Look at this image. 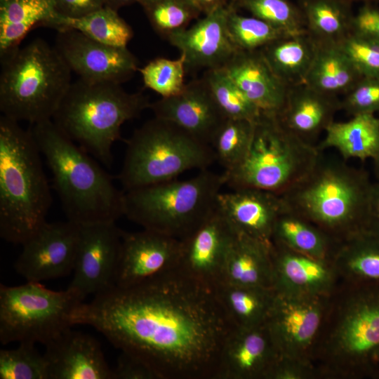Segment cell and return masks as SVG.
I'll return each mask as SVG.
<instances>
[{
	"label": "cell",
	"mask_w": 379,
	"mask_h": 379,
	"mask_svg": "<svg viewBox=\"0 0 379 379\" xmlns=\"http://www.w3.org/2000/svg\"><path fill=\"white\" fill-rule=\"evenodd\" d=\"M317 147L286 129L277 116L261 114L242 161L222 173L230 189L255 188L281 195L321 157Z\"/></svg>",
	"instance_id": "8"
},
{
	"label": "cell",
	"mask_w": 379,
	"mask_h": 379,
	"mask_svg": "<svg viewBox=\"0 0 379 379\" xmlns=\"http://www.w3.org/2000/svg\"><path fill=\"white\" fill-rule=\"evenodd\" d=\"M351 32L379 41V8L371 6L361 7L352 16Z\"/></svg>",
	"instance_id": "47"
},
{
	"label": "cell",
	"mask_w": 379,
	"mask_h": 379,
	"mask_svg": "<svg viewBox=\"0 0 379 379\" xmlns=\"http://www.w3.org/2000/svg\"><path fill=\"white\" fill-rule=\"evenodd\" d=\"M0 61L2 115L31 124L52 119L72 72L55 47L36 39Z\"/></svg>",
	"instance_id": "6"
},
{
	"label": "cell",
	"mask_w": 379,
	"mask_h": 379,
	"mask_svg": "<svg viewBox=\"0 0 379 379\" xmlns=\"http://www.w3.org/2000/svg\"><path fill=\"white\" fill-rule=\"evenodd\" d=\"M180 244V239L156 231H123L115 286H133L176 270Z\"/></svg>",
	"instance_id": "17"
},
{
	"label": "cell",
	"mask_w": 379,
	"mask_h": 379,
	"mask_svg": "<svg viewBox=\"0 0 379 379\" xmlns=\"http://www.w3.org/2000/svg\"><path fill=\"white\" fill-rule=\"evenodd\" d=\"M237 4L287 35L307 32L302 13L288 0H239Z\"/></svg>",
	"instance_id": "42"
},
{
	"label": "cell",
	"mask_w": 379,
	"mask_h": 379,
	"mask_svg": "<svg viewBox=\"0 0 379 379\" xmlns=\"http://www.w3.org/2000/svg\"><path fill=\"white\" fill-rule=\"evenodd\" d=\"M371 209L373 218H379V180L372 184L371 191Z\"/></svg>",
	"instance_id": "50"
},
{
	"label": "cell",
	"mask_w": 379,
	"mask_h": 379,
	"mask_svg": "<svg viewBox=\"0 0 379 379\" xmlns=\"http://www.w3.org/2000/svg\"><path fill=\"white\" fill-rule=\"evenodd\" d=\"M331 263L349 282L379 281V238L365 230L338 242Z\"/></svg>",
	"instance_id": "32"
},
{
	"label": "cell",
	"mask_w": 379,
	"mask_h": 379,
	"mask_svg": "<svg viewBox=\"0 0 379 379\" xmlns=\"http://www.w3.org/2000/svg\"><path fill=\"white\" fill-rule=\"evenodd\" d=\"M220 283L274 288L271 244L236 232L226 255Z\"/></svg>",
	"instance_id": "26"
},
{
	"label": "cell",
	"mask_w": 379,
	"mask_h": 379,
	"mask_svg": "<svg viewBox=\"0 0 379 379\" xmlns=\"http://www.w3.org/2000/svg\"><path fill=\"white\" fill-rule=\"evenodd\" d=\"M279 357L266 324L234 327L222 346L216 379H267Z\"/></svg>",
	"instance_id": "20"
},
{
	"label": "cell",
	"mask_w": 379,
	"mask_h": 379,
	"mask_svg": "<svg viewBox=\"0 0 379 379\" xmlns=\"http://www.w3.org/2000/svg\"><path fill=\"white\" fill-rule=\"evenodd\" d=\"M139 4L154 31L166 39L185 29L201 13L189 0H140Z\"/></svg>",
	"instance_id": "38"
},
{
	"label": "cell",
	"mask_w": 379,
	"mask_h": 379,
	"mask_svg": "<svg viewBox=\"0 0 379 379\" xmlns=\"http://www.w3.org/2000/svg\"><path fill=\"white\" fill-rule=\"evenodd\" d=\"M368 230L379 238V218L372 219Z\"/></svg>",
	"instance_id": "52"
},
{
	"label": "cell",
	"mask_w": 379,
	"mask_h": 379,
	"mask_svg": "<svg viewBox=\"0 0 379 379\" xmlns=\"http://www.w3.org/2000/svg\"><path fill=\"white\" fill-rule=\"evenodd\" d=\"M222 67L261 113H281L290 87L274 73L260 50H239Z\"/></svg>",
	"instance_id": "24"
},
{
	"label": "cell",
	"mask_w": 379,
	"mask_h": 379,
	"mask_svg": "<svg viewBox=\"0 0 379 379\" xmlns=\"http://www.w3.org/2000/svg\"><path fill=\"white\" fill-rule=\"evenodd\" d=\"M317 48L307 32L280 38L260 50L274 73L291 87L304 84Z\"/></svg>",
	"instance_id": "29"
},
{
	"label": "cell",
	"mask_w": 379,
	"mask_h": 379,
	"mask_svg": "<svg viewBox=\"0 0 379 379\" xmlns=\"http://www.w3.org/2000/svg\"><path fill=\"white\" fill-rule=\"evenodd\" d=\"M31 125L67 220L84 225L116 222L124 215V192L117 189L96 159L51 119Z\"/></svg>",
	"instance_id": "2"
},
{
	"label": "cell",
	"mask_w": 379,
	"mask_h": 379,
	"mask_svg": "<svg viewBox=\"0 0 379 379\" xmlns=\"http://www.w3.org/2000/svg\"><path fill=\"white\" fill-rule=\"evenodd\" d=\"M117 11L105 6L78 18H66L57 14L49 27L57 31L75 29L102 44L116 47H127L133 36V31Z\"/></svg>",
	"instance_id": "34"
},
{
	"label": "cell",
	"mask_w": 379,
	"mask_h": 379,
	"mask_svg": "<svg viewBox=\"0 0 379 379\" xmlns=\"http://www.w3.org/2000/svg\"><path fill=\"white\" fill-rule=\"evenodd\" d=\"M331 297H295L276 291L265 324L279 357L314 363Z\"/></svg>",
	"instance_id": "12"
},
{
	"label": "cell",
	"mask_w": 379,
	"mask_h": 379,
	"mask_svg": "<svg viewBox=\"0 0 379 379\" xmlns=\"http://www.w3.org/2000/svg\"><path fill=\"white\" fill-rule=\"evenodd\" d=\"M81 225L70 220L46 222L24 241L15 262L27 281L41 282L73 272Z\"/></svg>",
	"instance_id": "13"
},
{
	"label": "cell",
	"mask_w": 379,
	"mask_h": 379,
	"mask_svg": "<svg viewBox=\"0 0 379 379\" xmlns=\"http://www.w3.org/2000/svg\"><path fill=\"white\" fill-rule=\"evenodd\" d=\"M215 161L210 145L175 124L154 117L127 140L118 180L126 192L177 178L192 169H206Z\"/></svg>",
	"instance_id": "10"
},
{
	"label": "cell",
	"mask_w": 379,
	"mask_h": 379,
	"mask_svg": "<svg viewBox=\"0 0 379 379\" xmlns=\"http://www.w3.org/2000/svg\"><path fill=\"white\" fill-rule=\"evenodd\" d=\"M112 379H156L151 370L133 357L121 352L116 366L112 369Z\"/></svg>",
	"instance_id": "46"
},
{
	"label": "cell",
	"mask_w": 379,
	"mask_h": 379,
	"mask_svg": "<svg viewBox=\"0 0 379 379\" xmlns=\"http://www.w3.org/2000/svg\"><path fill=\"white\" fill-rule=\"evenodd\" d=\"M362 77L379 78V41L353 32L338 44Z\"/></svg>",
	"instance_id": "43"
},
{
	"label": "cell",
	"mask_w": 379,
	"mask_h": 379,
	"mask_svg": "<svg viewBox=\"0 0 379 379\" xmlns=\"http://www.w3.org/2000/svg\"><path fill=\"white\" fill-rule=\"evenodd\" d=\"M139 1L140 0H106L105 6L118 11L123 6L139 3Z\"/></svg>",
	"instance_id": "51"
},
{
	"label": "cell",
	"mask_w": 379,
	"mask_h": 379,
	"mask_svg": "<svg viewBox=\"0 0 379 379\" xmlns=\"http://www.w3.org/2000/svg\"><path fill=\"white\" fill-rule=\"evenodd\" d=\"M56 15L55 0H0V60L19 48L32 29L49 27Z\"/></svg>",
	"instance_id": "27"
},
{
	"label": "cell",
	"mask_w": 379,
	"mask_h": 379,
	"mask_svg": "<svg viewBox=\"0 0 379 379\" xmlns=\"http://www.w3.org/2000/svg\"><path fill=\"white\" fill-rule=\"evenodd\" d=\"M272 241L329 262L338 242L284 203L273 227Z\"/></svg>",
	"instance_id": "30"
},
{
	"label": "cell",
	"mask_w": 379,
	"mask_h": 379,
	"mask_svg": "<svg viewBox=\"0 0 379 379\" xmlns=\"http://www.w3.org/2000/svg\"><path fill=\"white\" fill-rule=\"evenodd\" d=\"M308 34L319 44H338L351 32L352 16L341 0H304Z\"/></svg>",
	"instance_id": "35"
},
{
	"label": "cell",
	"mask_w": 379,
	"mask_h": 379,
	"mask_svg": "<svg viewBox=\"0 0 379 379\" xmlns=\"http://www.w3.org/2000/svg\"><path fill=\"white\" fill-rule=\"evenodd\" d=\"M274 288L295 297H330L338 276L331 262L314 258L276 241L271 242Z\"/></svg>",
	"instance_id": "19"
},
{
	"label": "cell",
	"mask_w": 379,
	"mask_h": 379,
	"mask_svg": "<svg viewBox=\"0 0 379 379\" xmlns=\"http://www.w3.org/2000/svg\"><path fill=\"white\" fill-rule=\"evenodd\" d=\"M255 121L227 119L216 133L211 147L215 159L228 171L244 158L253 137Z\"/></svg>",
	"instance_id": "37"
},
{
	"label": "cell",
	"mask_w": 379,
	"mask_h": 379,
	"mask_svg": "<svg viewBox=\"0 0 379 379\" xmlns=\"http://www.w3.org/2000/svg\"><path fill=\"white\" fill-rule=\"evenodd\" d=\"M201 13L210 14L216 10L226 6L227 0H189Z\"/></svg>",
	"instance_id": "49"
},
{
	"label": "cell",
	"mask_w": 379,
	"mask_h": 379,
	"mask_svg": "<svg viewBox=\"0 0 379 379\" xmlns=\"http://www.w3.org/2000/svg\"><path fill=\"white\" fill-rule=\"evenodd\" d=\"M362 77L338 44L318 43L304 84L324 94L337 97L348 93Z\"/></svg>",
	"instance_id": "33"
},
{
	"label": "cell",
	"mask_w": 379,
	"mask_h": 379,
	"mask_svg": "<svg viewBox=\"0 0 379 379\" xmlns=\"http://www.w3.org/2000/svg\"><path fill=\"white\" fill-rule=\"evenodd\" d=\"M213 290L227 317L235 328L265 324L276 296L274 288L220 283Z\"/></svg>",
	"instance_id": "31"
},
{
	"label": "cell",
	"mask_w": 379,
	"mask_h": 379,
	"mask_svg": "<svg viewBox=\"0 0 379 379\" xmlns=\"http://www.w3.org/2000/svg\"><path fill=\"white\" fill-rule=\"evenodd\" d=\"M340 102L341 108L352 116L379 112V78L363 77Z\"/></svg>",
	"instance_id": "44"
},
{
	"label": "cell",
	"mask_w": 379,
	"mask_h": 379,
	"mask_svg": "<svg viewBox=\"0 0 379 379\" xmlns=\"http://www.w3.org/2000/svg\"><path fill=\"white\" fill-rule=\"evenodd\" d=\"M322 344L328 375L379 378V281L350 282Z\"/></svg>",
	"instance_id": "9"
},
{
	"label": "cell",
	"mask_w": 379,
	"mask_h": 379,
	"mask_svg": "<svg viewBox=\"0 0 379 379\" xmlns=\"http://www.w3.org/2000/svg\"><path fill=\"white\" fill-rule=\"evenodd\" d=\"M239 0H234V2L237 3Z\"/></svg>",
	"instance_id": "54"
},
{
	"label": "cell",
	"mask_w": 379,
	"mask_h": 379,
	"mask_svg": "<svg viewBox=\"0 0 379 379\" xmlns=\"http://www.w3.org/2000/svg\"><path fill=\"white\" fill-rule=\"evenodd\" d=\"M225 185L222 174L209 171L124 192V215L143 229L181 239L216 208Z\"/></svg>",
	"instance_id": "7"
},
{
	"label": "cell",
	"mask_w": 379,
	"mask_h": 379,
	"mask_svg": "<svg viewBox=\"0 0 379 379\" xmlns=\"http://www.w3.org/2000/svg\"><path fill=\"white\" fill-rule=\"evenodd\" d=\"M235 234L216 207L197 227L180 239L176 270L213 289L221 281L226 255Z\"/></svg>",
	"instance_id": "16"
},
{
	"label": "cell",
	"mask_w": 379,
	"mask_h": 379,
	"mask_svg": "<svg viewBox=\"0 0 379 379\" xmlns=\"http://www.w3.org/2000/svg\"><path fill=\"white\" fill-rule=\"evenodd\" d=\"M149 109L154 117L175 124L211 147L227 119L203 77L187 83L177 95L151 102Z\"/></svg>",
	"instance_id": "18"
},
{
	"label": "cell",
	"mask_w": 379,
	"mask_h": 379,
	"mask_svg": "<svg viewBox=\"0 0 379 379\" xmlns=\"http://www.w3.org/2000/svg\"><path fill=\"white\" fill-rule=\"evenodd\" d=\"M72 323L93 327L156 379H216L222 346L234 328L214 290L177 270L95 295L77 308Z\"/></svg>",
	"instance_id": "1"
},
{
	"label": "cell",
	"mask_w": 379,
	"mask_h": 379,
	"mask_svg": "<svg viewBox=\"0 0 379 379\" xmlns=\"http://www.w3.org/2000/svg\"><path fill=\"white\" fill-rule=\"evenodd\" d=\"M86 298L77 290H50L40 282L0 286V342L46 345L73 326L72 316Z\"/></svg>",
	"instance_id": "11"
},
{
	"label": "cell",
	"mask_w": 379,
	"mask_h": 379,
	"mask_svg": "<svg viewBox=\"0 0 379 379\" xmlns=\"http://www.w3.org/2000/svg\"><path fill=\"white\" fill-rule=\"evenodd\" d=\"M317 371L314 363L279 357L267 379H307Z\"/></svg>",
	"instance_id": "45"
},
{
	"label": "cell",
	"mask_w": 379,
	"mask_h": 379,
	"mask_svg": "<svg viewBox=\"0 0 379 379\" xmlns=\"http://www.w3.org/2000/svg\"><path fill=\"white\" fill-rule=\"evenodd\" d=\"M48 379H112L100 343L72 328L45 345Z\"/></svg>",
	"instance_id": "22"
},
{
	"label": "cell",
	"mask_w": 379,
	"mask_h": 379,
	"mask_svg": "<svg viewBox=\"0 0 379 379\" xmlns=\"http://www.w3.org/2000/svg\"><path fill=\"white\" fill-rule=\"evenodd\" d=\"M373 167H374V173L378 180H379V149L373 159Z\"/></svg>",
	"instance_id": "53"
},
{
	"label": "cell",
	"mask_w": 379,
	"mask_h": 379,
	"mask_svg": "<svg viewBox=\"0 0 379 379\" xmlns=\"http://www.w3.org/2000/svg\"><path fill=\"white\" fill-rule=\"evenodd\" d=\"M55 47L71 71L86 81L121 84L139 69L127 47L102 44L75 29L58 31Z\"/></svg>",
	"instance_id": "15"
},
{
	"label": "cell",
	"mask_w": 379,
	"mask_h": 379,
	"mask_svg": "<svg viewBox=\"0 0 379 379\" xmlns=\"http://www.w3.org/2000/svg\"><path fill=\"white\" fill-rule=\"evenodd\" d=\"M34 343H20L13 350H0L1 379H48V365Z\"/></svg>",
	"instance_id": "41"
},
{
	"label": "cell",
	"mask_w": 379,
	"mask_h": 379,
	"mask_svg": "<svg viewBox=\"0 0 379 379\" xmlns=\"http://www.w3.org/2000/svg\"><path fill=\"white\" fill-rule=\"evenodd\" d=\"M317 148L335 149L345 159H373L379 149V118L375 114H359L345 122L331 123Z\"/></svg>",
	"instance_id": "28"
},
{
	"label": "cell",
	"mask_w": 379,
	"mask_h": 379,
	"mask_svg": "<svg viewBox=\"0 0 379 379\" xmlns=\"http://www.w3.org/2000/svg\"><path fill=\"white\" fill-rule=\"evenodd\" d=\"M367 173L321 155L314 167L280 195L284 205L340 241L367 230L373 219Z\"/></svg>",
	"instance_id": "4"
},
{
	"label": "cell",
	"mask_w": 379,
	"mask_h": 379,
	"mask_svg": "<svg viewBox=\"0 0 379 379\" xmlns=\"http://www.w3.org/2000/svg\"><path fill=\"white\" fill-rule=\"evenodd\" d=\"M145 86L161 98L180 94L185 88L187 71L185 56L180 53L176 59L157 58L139 68Z\"/></svg>",
	"instance_id": "40"
},
{
	"label": "cell",
	"mask_w": 379,
	"mask_h": 379,
	"mask_svg": "<svg viewBox=\"0 0 379 379\" xmlns=\"http://www.w3.org/2000/svg\"><path fill=\"white\" fill-rule=\"evenodd\" d=\"M122 232L116 222L81 225L73 279L69 287L86 298L115 285Z\"/></svg>",
	"instance_id": "14"
},
{
	"label": "cell",
	"mask_w": 379,
	"mask_h": 379,
	"mask_svg": "<svg viewBox=\"0 0 379 379\" xmlns=\"http://www.w3.org/2000/svg\"><path fill=\"white\" fill-rule=\"evenodd\" d=\"M230 8L229 4L205 15L190 28L166 39L185 55L187 70L222 67L239 51L227 27Z\"/></svg>",
	"instance_id": "21"
},
{
	"label": "cell",
	"mask_w": 379,
	"mask_h": 379,
	"mask_svg": "<svg viewBox=\"0 0 379 379\" xmlns=\"http://www.w3.org/2000/svg\"><path fill=\"white\" fill-rule=\"evenodd\" d=\"M227 27L232 41L241 51L260 50L277 39L290 36L260 18L239 14L232 4Z\"/></svg>",
	"instance_id": "39"
},
{
	"label": "cell",
	"mask_w": 379,
	"mask_h": 379,
	"mask_svg": "<svg viewBox=\"0 0 379 379\" xmlns=\"http://www.w3.org/2000/svg\"><path fill=\"white\" fill-rule=\"evenodd\" d=\"M339 109L341 102L336 96L300 84L290 87L285 105L277 117L286 129L312 143L333 122L334 114Z\"/></svg>",
	"instance_id": "25"
},
{
	"label": "cell",
	"mask_w": 379,
	"mask_h": 379,
	"mask_svg": "<svg viewBox=\"0 0 379 379\" xmlns=\"http://www.w3.org/2000/svg\"><path fill=\"white\" fill-rule=\"evenodd\" d=\"M106 0H55L58 15L78 18L95 12L105 6Z\"/></svg>",
	"instance_id": "48"
},
{
	"label": "cell",
	"mask_w": 379,
	"mask_h": 379,
	"mask_svg": "<svg viewBox=\"0 0 379 379\" xmlns=\"http://www.w3.org/2000/svg\"><path fill=\"white\" fill-rule=\"evenodd\" d=\"M283 206L280 195L255 188L220 192L217 208L234 230L271 244L273 227Z\"/></svg>",
	"instance_id": "23"
},
{
	"label": "cell",
	"mask_w": 379,
	"mask_h": 379,
	"mask_svg": "<svg viewBox=\"0 0 379 379\" xmlns=\"http://www.w3.org/2000/svg\"><path fill=\"white\" fill-rule=\"evenodd\" d=\"M150 103L142 93H128L121 84L79 78L72 82L51 120L69 139L110 168L112 147L120 138L122 125L138 117Z\"/></svg>",
	"instance_id": "5"
},
{
	"label": "cell",
	"mask_w": 379,
	"mask_h": 379,
	"mask_svg": "<svg viewBox=\"0 0 379 379\" xmlns=\"http://www.w3.org/2000/svg\"><path fill=\"white\" fill-rule=\"evenodd\" d=\"M227 119L256 121L261 112L242 93L223 67L207 69L202 77Z\"/></svg>",
	"instance_id": "36"
},
{
	"label": "cell",
	"mask_w": 379,
	"mask_h": 379,
	"mask_svg": "<svg viewBox=\"0 0 379 379\" xmlns=\"http://www.w3.org/2000/svg\"><path fill=\"white\" fill-rule=\"evenodd\" d=\"M41 154L29 130L0 117V236L22 244L46 222L52 203Z\"/></svg>",
	"instance_id": "3"
}]
</instances>
